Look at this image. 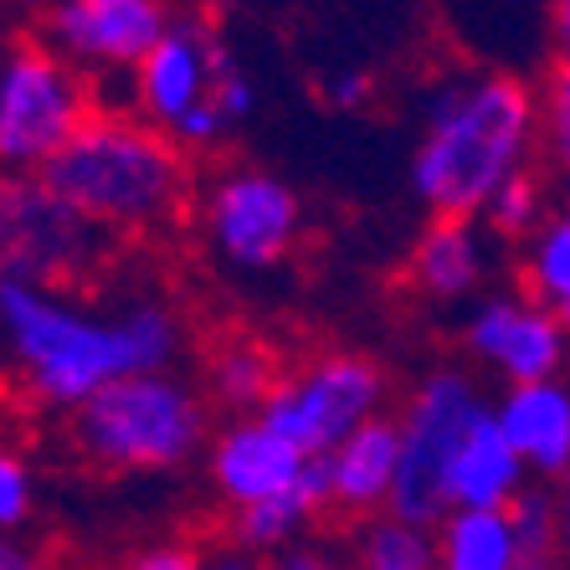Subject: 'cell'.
<instances>
[{
  "label": "cell",
  "mask_w": 570,
  "mask_h": 570,
  "mask_svg": "<svg viewBox=\"0 0 570 570\" xmlns=\"http://www.w3.org/2000/svg\"><path fill=\"white\" fill-rule=\"evenodd\" d=\"M0 350L37 406L78 412L124 375L175 371L186 324L159 298L108 308L52 283L0 278Z\"/></svg>",
  "instance_id": "cell-1"
},
{
  "label": "cell",
  "mask_w": 570,
  "mask_h": 570,
  "mask_svg": "<svg viewBox=\"0 0 570 570\" xmlns=\"http://www.w3.org/2000/svg\"><path fill=\"white\" fill-rule=\"evenodd\" d=\"M544 145L540 94L509 72H458L426 98L412 149V190L432 216H483L489 196L534 170Z\"/></svg>",
  "instance_id": "cell-2"
},
{
  "label": "cell",
  "mask_w": 570,
  "mask_h": 570,
  "mask_svg": "<svg viewBox=\"0 0 570 570\" xmlns=\"http://www.w3.org/2000/svg\"><path fill=\"white\" fill-rule=\"evenodd\" d=\"M41 175L108 237L165 232L196 200L190 149L134 108H94Z\"/></svg>",
  "instance_id": "cell-3"
},
{
  "label": "cell",
  "mask_w": 570,
  "mask_h": 570,
  "mask_svg": "<svg viewBox=\"0 0 570 570\" xmlns=\"http://www.w3.org/2000/svg\"><path fill=\"white\" fill-rule=\"evenodd\" d=\"M206 396L186 375H124L72 412V442L104 473H170L206 442Z\"/></svg>",
  "instance_id": "cell-4"
},
{
  "label": "cell",
  "mask_w": 570,
  "mask_h": 570,
  "mask_svg": "<svg viewBox=\"0 0 570 570\" xmlns=\"http://www.w3.org/2000/svg\"><path fill=\"white\" fill-rule=\"evenodd\" d=\"M94 119V88L52 41H16L0 52V175L47 170Z\"/></svg>",
  "instance_id": "cell-5"
},
{
  "label": "cell",
  "mask_w": 570,
  "mask_h": 570,
  "mask_svg": "<svg viewBox=\"0 0 570 570\" xmlns=\"http://www.w3.org/2000/svg\"><path fill=\"white\" fill-rule=\"evenodd\" d=\"M385 401H391V375L381 360L360 355V350H318V355L298 360L293 371H283V381L273 385V396L257 416L273 432H283L298 452L324 458L350 432L385 416Z\"/></svg>",
  "instance_id": "cell-6"
},
{
  "label": "cell",
  "mask_w": 570,
  "mask_h": 570,
  "mask_svg": "<svg viewBox=\"0 0 570 570\" xmlns=\"http://www.w3.org/2000/svg\"><path fill=\"white\" fill-rule=\"evenodd\" d=\"M493 401L473 371H432L412 385L406 406L396 412L401 432V473L391 493V514L438 524L448 514V468L463 448L468 426L489 412Z\"/></svg>",
  "instance_id": "cell-7"
},
{
  "label": "cell",
  "mask_w": 570,
  "mask_h": 570,
  "mask_svg": "<svg viewBox=\"0 0 570 570\" xmlns=\"http://www.w3.org/2000/svg\"><path fill=\"white\" fill-rule=\"evenodd\" d=\"M196 222L212 257L232 273H273L304 237V196L273 170L232 165L196 196Z\"/></svg>",
  "instance_id": "cell-8"
},
{
  "label": "cell",
  "mask_w": 570,
  "mask_h": 570,
  "mask_svg": "<svg viewBox=\"0 0 570 570\" xmlns=\"http://www.w3.org/2000/svg\"><path fill=\"white\" fill-rule=\"evenodd\" d=\"M104 247L108 232L67 206L41 170L0 175V278L67 288L104 263Z\"/></svg>",
  "instance_id": "cell-9"
},
{
  "label": "cell",
  "mask_w": 570,
  "mask_h": 570,
  "mask_svg": "<svg viewBox=\"0 0 570 570\" xmlns=\"http://www.w3.org/2000/svg\"><path fill=\"white\" fill-rule=\"evenodd\" d=\"M463 350L504 385L550 381L570 365V330L530 293H483L468 304Z\"/></svg>",
  "instance_id": "cell-10"
},
{
  "label": "cell",
  "mask_w": 570,
  "mask_h": 570,
  "mask_svg": "<svg viewBox=\"0 0 570 570\" xmlns=\"http://www.w3.org/2000/svg\"><path fill=\"white\" fill-rule=\"evenodd\" d=\"M170 21V0H62L47 11V41L82 72H134Z\"/></svg>",
  "instance_id": "cell-11"
},
{
  "label": "cell",
  "mask_w": 570,
  "mask_h": 570,
  "mask_svg": "<svg viewBox=\"0 0 570 570\" xmlns=\"http://www.w3.org/2000/svg\"><path fill=\"white\" fill-rule=\"evenodd\" d=\"M226 47L206 21L196 16H175L170 31L149 47V57L129 72V98L134 114L149 124H159L165 134H175L180 124L212 98V82L226 62Z\"/></svg>",
  "instance_id": "cell-12"
},
{
  "label": "cell",
  "mask_w": 570,
  "mask_h": 570,
  "mask_svg": "<svg viewBox=\"0 0 570 570\" xmlns=\"http://www.w3.org/2000/svg\"><path fill=\"white\" fill-rule=\"evenodd\" d=\"M314 463L318 458L298 452L263 416L226 422L212 438V448H206V473H212V489L226 509H247V504H263V499H278V493L298 489L314 473Z\"/></svg>",
  "instance_id": "cell-13"
},
{
  "label": "cell",
  "mask_w": 570,
  "mask_h": 570,
  "mask_svg": "<svg viewBox=\"0 0 570 570\" xmlns=\"http://www.w3.org/2000/svg\"><path fill=\"white\" fill-rule=\"evenodd\" d=\"M493 273V232L483 216H432L412 247L406 278L432 304H473Z\"/></svg>",
  "instance_id": "cell-14"
},
{
  "label": "cell",
  "mask_w": 570,
  "mask_h": 570,
  "mask_svg": "<svg viewBox=\"0 0 570 570\" xmlns=\"http://www.w3.org/2000/svg\"><path fill=\"white\" fill-rule=\"evenodd\" d=\"M493 416L504 426V438L514 442V452L524 458L530 478L560 483L570 473V381L566 375L504 385V396L493 401Z\"/></svg>",
  "instance_id": "cell-15"
},
{
  "label": "cell",
  "mask_w": 570,
  "mask_h": 570,
  "mask_svg": "<svg viewBox=\"0 0 570 570\" xmlns=\"http://www.w3.org/2000/svg\"><path fill=\"white\" fill-rule=\"evenodd\" d=\"M401 473V432L396 416H375L360 432H350L334 452H324V478H330V509L345 519H371L391 509Z\"/></svg>",
  "instance_id": "cell-16"
},
{
  "label": "cell",
  "mask_w": 570,
  "mask_h": 570,
  "mask_svg": "<svg viewBox=\"0 0 570 570\" xmlns=\"http://www.w3.org/2000/svg\"><path fill=\"white\" fill-rule=\"evenodd\" d=\"M530 489V468L504 438L493 406L468 426L463 448L452 452L448 468V509H509Z\"/></svg>",
  "instance_id": "cell-17"
},
{
  "label": "cell",
  "mask_w": 570,
  "mask_h": 570,
  "mask_svg": "<svg viewBox=\"0 0 570 570\" xmlns=\"http://www.w3.org/2000/svg\"><path fill=\"white\" fill-rule=\"evenodd\" d=\"M524 540L509 509H448L438 519V570H524Z\"/></svg>",
  "instance_id": "cell-18"
},
{
  "label": "cell",
  "mask_w": 570,
  "mask_h": 570,
  "mask_svg": "<svg viewBox=\"0 0 570 570\" xmlns=\"http://www.w3.org/2000/svg\"><path fill=\"white\" fill-rule=\"evenodd\" d=\"M324 509H330V478H324V458H318L314 473H308L298 489L278 493V499H263V504L232 509V540L257 550V556H283V550L298 544V534H304Z\"/></svg>",
  "instance_id": "cell-19"
},
{
  "label": "cell",
  "mask_w": 570,
  "mask_h": 570,
  "mask_svg": "<svg viewBox=\"0 0 570 570\" xmlns=\"http://www.w3.org/2000/svg\"><path fill=\"white\" fill-rule=\"evenodd\" d=\"M278 381H283L278 355L263 340H253V334H232V340H222L206 355V396L237 416L263 412Z\"/></svg>",
  "instance_id": "cell-20"
},
{
  "label": "cell",
  "mask_w": 570,
  "mask_h": 570,
  "mask_svg": "<svg viewBox=\"0 0 570 570\" xmlns=\"http://www.w3.org/2000/svg\"><path fill=\"white\" fill-rule=\"evenodd\" d=\"M355 570H438V524L401 514L355 519Z\"/></svg>",
  "instance_id": "cell-21"
},
{
  "label": "cell",
  "mask_w": 570,
  "mask_h": 570,
  "mask_svg": "<svg viewBox=\"0 0 570 570\" xmlns=\"http://www.w3.org/2000/svg\"><path fill=\"white\" fill-rule=\"evenodd\" d=\"M519 273H524V293L540 298L570 330V206L566 212H550L530 237H524V247H519Z\"/></svg>",
  "instance_id": "cell-22"
},
{
  "label": "cell",
  "mask_w": 570,
  "mask_h": 570,
  "mask_svg": "<svg viewBox=\"0 0 570 570\" xmlns=\"http://www.w3.org/2000/svg\"><path fill=\"white\" fill-rule=\"evenodd\" d=\"M544 216H550V206H544V180L534 170H519L514 180H504V186L489 196V206H483L489 232L504 242H524Z\"/></svg>",
  "instance_id": "cell-23"
},
{
  "label": "cell",
  "mask_w": 570,
  "mask_h": 570,
  "mask_svg": "<svg viewBox=\"0 0 570 570\" xmlns=\"http://www.w3.org/2000/svg\"><path fill=\"white\" fill-rule=\"evenodd\" d=\"M514 514V530L524 540V556L530 560H560V504L556 489H524L509 504Z\"/></svg>",
  "instance_id": "cell-24"
},
{
  "label": "cell",
  "mask_w": 570,
  "mask_h": 570,
  "mask_svg": "<svg viewBox=\"0 0 570 570\" xmlns=\"http://www.w3.org/2000/svg\"><path fill=\"white\" fill-rule=\"evenodd\" d=\"M540 114H544V149L550 165L570 180V52H560L550 62L540 82Z\"/></svg>",
  "instance_id": "cell-25"
},
{
  "label": "cell",
  "mask_w": 570,
  "mask_h": 570,
  "mask_svg": "<svg viewBox=\"0 0 570 570\" xmlns=\"http://www.w3.org/2000/svg\"><path fill=\"white\" fill-rule=\"evenodd\" d=\"M37 509V478L16 448L0 442V534H16Z\"/></svg>",
  "instance_id": "cell-26"
},
{
  "label": "cell",
  "mask_w": 570,
  "mask_h": 570,
  "mask_svg": "<svg viewBox=\"0 0 570 570\" xmlns=\"http://www.w3.org/2000/svg\"><path fill=\"white\" fill-rule=\"evenodd\" d=\"M124 570H206V556L186 540H159V544L134 550V556L124 560Z\"/></svg>",
  "instance_id": "cell-27"
},
{
  "label": "cell",
  "mask_w": 570,
  "mask_h": 570,
  "mask_svg": "<svg viewBox=\"0 0 570 570\" xmlns=\"http://www.w3.org/2000/svg\"><path fill=\"white\" fill-rule=\"evenodd\" d=\"M371 94H375V78L360 72V67H345V72H334V78L324 82V98H330V108H340V114H360V108L371 104Z\"/></svg>",
  "instance_id": "cell-28"
},
{
  "label": "cell",
  "mask_w": 570,
  "mask_h": 570,
  "mask_svg": "<svg viewBox=\"0 0 570 570\" xmlns=\"http://www.w3.org/2000/svg\"><path fill=\"white\" fill-rule=\"evenodd\" d=\"M206 570H273L257 550H247V544H237V540H226V544H216V550H206Z\"/></svg>",
  "instance_id": "cell-29"
},
{
  "label": "cell",
  "mask_w": 570,
  "mask_h": 570,
  "mask_svg": "<svg viewBox=\"0 0 570 570\" xmlns=\"http://www.w3.org/2000/svg\"><path fill=\"white\" fill-rule=\"evenodd\" d=\"M273 570H345L334 556H324V550H304V544H293V550H283V556H273Z\"/></svg>",
  "instance_id": "cell-30"
},
{
  "label": "cell",
  "mask_w": 570,
  "mask_h": 570,
  "mask_svg": "<svg viewBox=\"0 0 570 570\" xmlns=\"http://www.w3.org/2000/svg\"><path fill=\"white\" fill-rule=\"evenodd\" d=\"M0 570H41V560L16 534H0Z\"/></svg>",
  "instance_id": "cell-31"
},
{
  "label": "cell",
  "mask_w": 570,
  "mask_h": 570,
  "mask_svg": "<svg viewBox=\"0 0 570 570\" xmlns=\"http://www.w3.org/2000/svg\"><path fill=\"white\" fill-rule=\"evenodd\" d=\"M556 504H560V560L570 566V473L556 483Z\"/></svg>",
  "instance_id": "cell-32"
},
{
  "label": "cell",
  "mask_w": 570,
  "mask_h": 570,
  "mask_svg": "<svg viewBox=\"0 0 570 570\" xmlns=\"http://www.w3.org/2000/svg\"><path fill=\"white\" fill-rule=\"evenodd\" d=\"M550 37L556 52H570V0H550Z\"/></svg>",
  "instance_id": "cell-33"
},
{
  "label": "cell",
  "mask_w": 570,
  "mask_h": 570,
  "mask_svg": "<svg viewBox=\"0 0 570 570\" xmlns=\"http://www.w3.org/2000/svg\"><path fill=\"white\" fill-rule=\"evenodd\" d=\"M16 6H27V11H52V6H62V0H16Z\"/></svg>",
  "instance_id": "cell-34"
},
{
  "label": "cell",
  "mask_w": 570,
  "mask_h": 570,
  "mask_svg": "<svg viewBox=\"0 0 570 570\" xmlns=\"http://www.w3.org/2000/svg\"><path fill=\"white\" fill-rule=\"evenodd\" d=\"M524 570H566V566H560V560H530Z\"/></svg>",
  "instance_id": "cell-35"
}]
</instances>
